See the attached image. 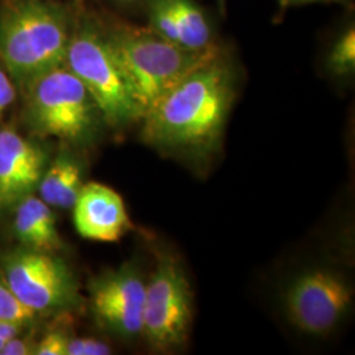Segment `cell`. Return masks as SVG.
I'll list each match as a JSON object with an SVG mask.
<instances>
[{"instance_id":"cell-4","label":"cell","mask_w":355,"mask_h":355,"mask_svg":"<svg viewBox=\"0 0 355 355\" xmlns=\"http://www.w3.org/2000/svg\"><path fill=\"white\" fill-rule=\"evenodd\" d=\"M64 66L87 89L104 124L123 129L142 119L140 107L103 24L87 16L76 19Z\"/></svg>"},{"instance_id":"cell-21","label":"cell","mask_w":355,"mask_h":355,"mask_svg":"<svg viewBox=\"0 0 355 355\" xmlns=\"http://www.w3.org/2000/svg\"><path fill=\"white\" fill-rule=\"evenodd\" d=\"M280 7V10H288L296 6H304L312 3H337V4H346L350 0H275Z\"/></svg>"},{"instance_id":"cell-13","label":"cell","mask_w":355,"mask_h":355,"mask_svg":"<svg viewBox=\"0 0 355 355\" xmlns=\"http://www.w3.org/2000/svg\"><path fill=\"white\" fill-rule=\"evenodd\" d=\"M13 229L16 237L29 249L51 253L62 246L51 205L32 193L16 204Z\"/></svg>"},{"instance_id":"cell-17","label":"cell","mask_w":355,"mask_h":355,"mask_svg":"<svg viewBox=\"0 0 355 355\" xmlns=\"http://www.w3.org/2000/svg\"><path fill=\"white\" fill-rule=\"evenodd\" d=\"M111 354V347L92 337L69 338L66 355H107Z\"/></svg>"},{"instance_id":"cell-16","label":"cell","mask_w":355,"mask_h":355,"mask_svg":"<svg viewBox=\"0 0 355 355\" xmlns=\"http://www.w3.org/2000/svg\"><path fill=\"white\" fill-rule=\"evenodd\" d=\"M36 318L37 315L20 303L13 295L0 271V320L29 327Z\"/></svg>"},{"instance_id":"cell-23","label":"cell","mask_w":355,"mask_h":355,"mask_svg":"<svg viewBox=\"0 0 355 355\" xmlns=\"http://www.w3.org/2000/svg\"><path fill=\"white\" fill-rule=\"evenodd\" d=\"M216 3L218 4V8L221 12L225 11V0H216Z\"/></svg>"},{"instance_id":"cell-18","label":"cell","mask_w":355,"mask_h":355,"mask_svg":"<svg viewBox=\"0 0 355 355\" xmlns=\"http://www.w3.org/2000/svg\"><path fill=\"white\" fill-rule=\"evenodd\" d=\"M69 337L61 331H51L35 346L36 355H66Z\"/></svg>"},{"instance_id":"cell-11","label":"cell","mask_w":355,"mask_h":355,"mask_svg":"<svg viewBox=\"0 0 355 355\" xmlns=\"http://www.w3.org/2000/svg\"><path fill=\"white\" fill-rule=\"evenodd\" d=\"M148 28L159 37L192 51H215V32L195 0H148Z\"/></svg>"},{"instance_id":"cell-10","label":"cell","mask_w":355,"mask_h":355,"mask_svg":"<svg viewBox=\"0 0 355 355\" xmlns=\"http://www.w3.org/2000/svg\"><path fill=\"white\" fill-rule=\"evenodd\" d=\"M48 166V155L35 141L12 128L0 129V215L31 195Z\"/></svg>"},{"instance_id":"cell-3","label":"cell","mask_w":355,"mask_h":355,"mask_svg":"<svg viewBox=\"0 0 355 355\" xmlns=\"http://www.w3.org/2000/svg\"><path fill=\"white\" fill-rule=\"evenodd\" d=\"M103 26L142 116L167 91L221 51L220 48L209 51L179 48L159 37L148 26L139 28L121 23Z\"/></svg>"},{"instance_id":"cell-24","label":"cell","mask_w":355,"mask_h":355,"mask_svg":"<svg viewBox=\"0 0 355 355\" xmlns=\"http://www.w3.org/2000/svg\"><path fill=\"white\" fill-rule=\"evenodd\" d=\"M4 343H6V341H1V340H0V352H1V349H3V346H4Z\"/></svg>"},{"instance_id":"cell-14","label":"cell","mask_w":355,"mask_h":355,"mask_svg":"<svg viewBox=\"0 0 355 355\" xmlns=\"http://www.w3.org/2000/svg\"><path fill=\"white\" fill-rule=\"evenodd\" d=\"M82 187V167L74 157L61 153L51 166H46L37 189L48 205L73 208Z\"/></svg>"},{"instance_id":"cell-9","label":"cell","mask_w":355,"mask_h":355,"mask_svg":"<svg viewBox=\"0 0 355 355\" xmlns=\"http://www.w3.org/2000/svg\"><path fill=\"white\" fill-rule=\"evenodd\" d=\"M145 287L140 272L130 265L99 275L89 287L94 316L117 336H139L142 331Z\"/></svg>"},{"instance_id":"cell-1","label":"cell","mask_w":355,"mask_h":355,"mask_svg":"<svg viewBox=\"0 0 355 355\" xmlns=\"http://www.w3.org/2000/svg\"><path fill=\"white\" fill-rule=\"evenodd\" d=\"M236 99L233 66L218 51L142 116L144 142L159 150L200 153L220 142Z\"/></svg>"},{"instance_id":"cell-8","label":"cell","mask_w":355,"mask_h":355,"mask_svg":"<svg viewBox=\"0 0 355 355\" xmlns=\"http://www.w3.org/2000/svg\"><path fill=\"white\" fill-rule=\"evenodd\" d=\"M352 300V287L340 274L327 268H315L292 283L286 306L296 328L308 334H322L340 322Z\"/></svg>"},{"instance_id":"cell-22","label":"cell","mask_w":355,"mask_h":355,"mask_svg":"<svg viewBox=\"0 0 355 355\" xmlns=\"http://www.w3.org/2000/svg\"><path fill=\"white\" fill-rule=\"evenodd\" d=\"M119 6L124 7H133V6H140V4H146L148 0H112Z\"/></svg>"},{"instance_id":"cell-7","label":"cell","mask_w":355,"mask_h":355,"mask_svg":"<svg viewBox=\"0 0 355 355\" xmlns=\"http://www.w3.org/2000/svg\"><path fill=\"white\" fill-rule=\"evenodd\" d=\"M1 274L19 302L36 315L64 312L79 302L71 270L48 252L26 246L10 252L1 259Z\"/></svg>"},{"instance_id":"cell-12","label":"cell","mask_w":355,"mask_h":355,"mask_svg":"<svg viewBox=\"0 0 355 355\" xmlns=\"http://www.w3.org/2000/svg\"><path fill=\"white\" fill-rule=\"evenodd\" d=\"M73 208L76 232L86 240L117 242L132 227L123 198L102 183L83 184Z\"/></svg>"},{"instance_id":"cell-5","label":"cell","mask_w":355,"mask_h":355,"mask_svg":"<svg viewBox=\"0 0 355 355\" xmlns=\"http://www.w3.org/2000/svg\"><path fill=\"white\" fill-rule=\"evenodd\" d=\"M24 94L26 123L40 137L86 144L104 123L87 89L64 64L37 78Z\"/></svg>"},{"instance_id":"cell-6","label":"cell","mask_w":355,"mask_h":355,"mask_svg":"<svg viewBox=\"0 0 355 355\" xmlns=\"http://www.w3.org/2000/svg\"><path fill=\"white\" fill-rule=\"evenodd\" d=\"M191 324L190 282L177 259L162 254L145 287L141 334L153 349L167 352L187 341Z\"/></svg>"},{"instance_id":"cell-15","label":"cell","mask_w":355,"mask_h":355,"mask_svg":"<svg viewBox=\"0 0 355 355\" xmlns=\"http://www.w3.org/2000/svg\"><path fill=\"white\" fill-rule=\"evenodd\" d=\"M327 66L336 76H349L355 71V28L349 26L330 48Z\"/></svg>"},{"instance_id":"cell-19","label":"cell","mask_w":355,"mask_h":355,"mask_svg":"<svg viewBox=\"0 0 355 355\" xmlns=\"http://www.w3.org/2000/svg\"><path fill=\"white\" fill-rule=\"evenodd\" d=\"M15 98H16V86L11 76L7 74V71L3 67H0V119L12 105Z\"/></svg>"},{"instance_id":"cell-20","label":"cell","mask_w":355,"mask_h":355,"mask_svg":"<svg viewBox=\"0 0 355 355\" xmlns=\"http://www.w3.org/2000/svg\"><path fill=\"white\" fill-rule=\"evenodd\" d=\"M35 346H36V343H32L29 338L21 337L20 334H17L4 343L0 355L35 354Z\"/></svg>"},{"instance_id":"cell-2","label":"cell","mask_w":355,"mask_h":355,"mask_svg":"<svg viewBox=\"0 0 355 355\" xmlns=\"http://www.w3.org/2000/svg\"><path fill=\"white\" fill-rule=\"evenodd\" d=\"M74 15L53 0H4L0 7V61L24 89L64 66Z\"/></svg>"}]
</instances>
